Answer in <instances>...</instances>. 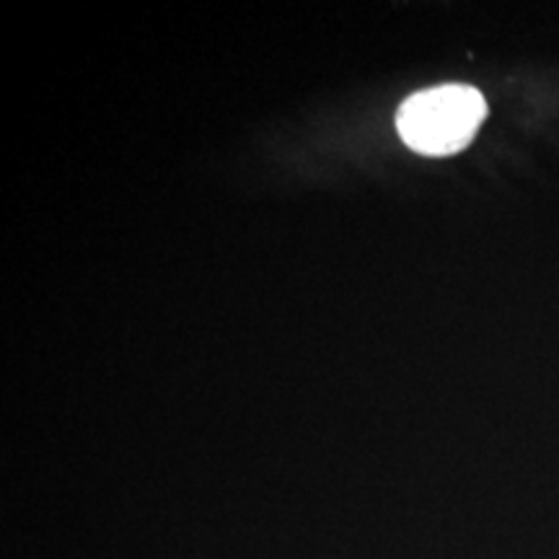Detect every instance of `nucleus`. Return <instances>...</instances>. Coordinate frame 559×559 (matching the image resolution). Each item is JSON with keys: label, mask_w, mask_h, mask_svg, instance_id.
<instances>
[{"label": "nucleus", "mask_w": 559, "mask_h": 559, "mask_svg": "<svg viewBox=\"0 0 559 559\" xmlns=\"http://www.w3.org/2000/svg\"><path fill=\"white\" fill-rule=\"evenodd\" d=\"M487 117V104L472 86H438L409 96L396 115V130L412 151L449 156L472 143Z\"/></svg>", "instance_id": "nucleus-1"}]
</instances>
